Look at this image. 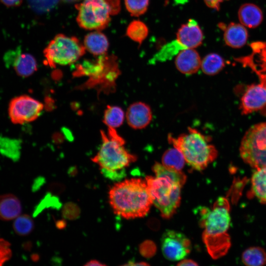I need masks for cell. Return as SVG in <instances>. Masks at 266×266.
<instances>
[{"instance_id":"10","label":"cell","mask_w":266,"mask_h":266,"mask_svg":"<svg viewBox=\"0 0 266 266\" xmlns=\"http://www.w3.org/2000/svg\"><path fill=\"white\" fill-rule=\"evenodd\" d=\"M43 109L39 101L27 95L13 98L10 101L8 112L11 121L22 124L36 119Z\"/></svg>"},{"instance_id":"15","label":"cell","mask_w":266,"mask_h":266,"mask_svg":"<svg viewBox=\"0 0 266 266\" xmlns=\"http://www.w3.org/2000/svg\"><path fill=\"white\" fill-rule=\"evenodd\" d=\"M176 38L184 48L194 49L202 44L203 35L197 22L193 19H190L179 28Z\"/></svg>"},{"instance_id":"38","label":"cell","mask_w":266,"mask_h":266,"mask_svg":"<svg viewBox=\"0 0 266 266\" xmlns=\"http://www.w3.org/2000/svg\"><path fill=\"white\" fill-rule=\"evenodd\" d=\"M62 133L64 134V135L65 136L67 140L70 141H71L73 140V134L68 129L66 128H63L62 129Z\"/></svg>"},{"instance_id":"3","label":"cell","mask_w":266,"mask_h":266,"mask_svg":"<svg viewBox=\"0 0 266 266\" xmlns=\"http://www.w3.org/2000/svg\"><path fill=\"white\" fill-rule=\"evenodd\" d=\"M168 142L182 154L186 163L197 170H202L218 156L215 146L210 143V137L196 129L189 128L188 132L177 137L167 136Z\"/></svg>"},{"instance_id":"28","label":"cell","mask_w":266,"mask_h":266,"mask_svg":"<svg viewBox=\"0 0 266 266\" xmlns=\"http://www.w3.org/2000/svg\"><path fill=\"white\" fill-rule=\"evenodd\" d=\"M126 34L132 40L141 44L148 34V28L143 22L135 20L128 25Z\"/></svg>"},{"instance_id":"24","label":"cell","mask_w":266,"mask_h":266,"mask_svg":"<svg viewBox=\"0 0 266 266\" xmlns=\"http://www.w3.org/2000/svg\"><path fill=\"white\" fill-rule=\"evenodd\" d=\"M242 263L248 266L266 265V252L262 247L253 246L245 250L241 256Z\"/></svg>"},{"instance_id":"42","label":"cell","mask_w":266,"mask_h":266,"mask_svg":"<svg viewBox=\"0 0 266 266\" xmlns=\"http://www.w3.org/2000/svg\"><path fill=\"white\" fill-rule=\"evenodd\" d=\"M124 265H126V266H148V265H149V264L145 263V262H136V263L129 262L127 264H125Z\"/></svg>"},{"instance_id":"31","label":"cell","mask_w":266,"mask_h":266,"mask_svg":"<svg viewBox=\"0 0 266 266\" xmlns=\"http://www.w3.org/2000/svg\"><path fill=\"white\" fill-rule=\"evenodd\" d=\"M149 0H125L127 10L132 16L138 17L147 10Z\"/></svg>"},{"instance_id":"12","label":"cell","mask_w":266,"mask_h":266,"mask_svg":"<svg viewBox=\"0 0 266 266\" xmlns=\"http://www.w3.org/2000/svg\"><path fill=\"white\" fill-rule=\"evenodd\" d=\"M252 54L237 59L242 65L250 68L258 75L261 83L266 87V42H252Z\"/></svg>"},{"instance_id":"41","label":"cell","mask_w":266,"mask_h":266,"mask_svg":"<svg viewBox=\"0 0 266 266\" xmlns=\"http://www.w3.org/2000/svg\"><path fill=\"white\" fill-rule=\"evenodd\" d=\"M56 225L57 228L59 229H63L66 226V223L65 221L61 220L57 222Z\"/></svg>"},{"instance_id":"36","label":"cell","mask_w":266,"mask_h":266,"mask_svg":"<svg viewBox=\"0 0 266 266\" xmlns=\"http://www.w3.org/2000/svg\"><path fill=\"white\" fill-rule=\"evenodd\" d=\"M227 0H203L206 5L209 7L219 10L221 3Z\"/></svg>"},{"instance_id":"13","label":"cell","mask_w":266,"mask_h":266,"mask_svg":"<svg viewBox=\"0 0 266 266\" xmlns=\"http://www.w3.org/2000/svg\"><path fill=\"white\" fill-rule=\"evenodd\" d=\"M266 106V87L262 84H251L243 94L240 109L243 115L262 109Z\"/></svg>"},{"instance_id":"16","label":"cell","mask_w":266,"mask_h":266,"mask_svg":"<svg viewBox=\"0 0 266 266\" xmlns=\"http://www.w3.org/2000/svg\"><path fill=\"white\" fill-rule=\"evenodd\" d=\"M201 62L200 55L196 50L187 48L182 50L177 54L175 64L181 73L191 75L198 71L200 68Z\"/></svg>"},{"instance_id":"20","label":"cell","mask_w":266,"mask_h":266,"mask_svg":"<svg viewBox=\"0 0 266 266\" xmlns=\"http://www.w3.org/2000/svg\"><path fill=\"white\" fill-rule=\"evenodd\" d=\"M84 46L87 51L96 56L106 53L109 42L106 36L100 31L87 34L84 37Z\"/></svg>"},{"instance_id":"5","label":"cell","mask_w":266,"mask_h":266,"mask_svg":"<svg viewBox=\"0 0 266 266\" xmlns=\"http://www.w3.org/2000/svg\"><path fill=\"white\" fill-rule=\"evenodd\" d=\"M145 180L152 204L158 209L163 218H170L179 206L183 185L164 175L147 176Z\"/></svg>"},{"instance_id":"39","label":"cell","mask_w":266,"mask_h":266,"mask_svg":"<svg viewBox=\"0 0 266 266\" xmlns=\"http://www.w3.org/2000/svg\"><path fill=\"white\" fill-rule=\"evenodd\" d=\"M198 264L192 260L182 259L178 263L177 266H198Z\"/></svg>"},{"instance_id":"32","label":"cell","mask_w":266,"mask_h":266,"mask_svg":"<svg viewBox=\"0 0 266 266\" xmlns=\"http://www.w3.org/2000/svg\"><path fill=\"white\" fill-rule=\"evenodd\" d=\"M62 213L65 219L73 220L79 217L80 209L75 203L67 202L63 206Z\"/></svg>"},{"instance_id":"30","label":"cell","mask_w":266,"mask_h":266,"mask_svg":"<svg viewBox=\"0 0 266 266\" xmlns=\"http://www.w3.org/2000/svg\"><path fill=\"white\" fill-rule=\"evenodd\" d=\"M13 229L15 232L20 235L29 234L33 229V222L28 215H19L15 219L13 223Z\"/></svg>"},{"instance_id":"8","label":"cell","mask_w":266,"mask_h":266,"mask_svg":"<svg viewBox=\"0 0 266 266\" xmlns=\"http://www.w3.org/2000/svg\"><path fill=\"white\" fill-rule=\"evenodd\" d=\"M84 45L74 36L58 34L44 50V55L50 66L74 63L85 52Z\"/></svg>"},{"instance_id":"35","label":"cell","mask_w":266,"mask_h":266,"mask_svg":"<svg viewBox=\"0 0 266 266\" xmlns=\"http://www.w3.org/2000/svg\"><path fill=\"white\" fill-rule=\"evenodd\" d=\"M100 170L105 177L112 180L120 179L125 175V169L116 171H109L104 169H100Z\"/></svg>"},{"instance_id":"1","label":"cell","mask_w":266,"mask_h":266,"mask_svg":"<svg viewBox=\"0 0 266 266\" xmlns=\"http://www.w3.org/2000/svg\"><path fill=\"white\" fill-rule=\"evenodd\" d=\"M198 211L200 225L203 229V241L209 254L214 259L224 256L231 245L228 233L231 221L229 201L219 197L212 209L202 206Z\"/></svg>"},{"instance_id":"7","label":"cell","mask_w":266,"mask_h":266,"mask_svg":"<svg viewBox=\"0 0 266 266\" xmlns=\"http://www.w3.org/2000/svg\"><path fill=\"white\" fill-rule=\"evenodd\" d=\"M239 153L243 161L252 167H266V122L252 126L245 133Z\"/></svg>"},{"instance_id":"11","label":"cell","mask_w":266,"mask_h":266,"mask_svg":"<svg viewBox=\"0 0 266 266\" xmlns=\"http://www.w3.org/2000/svg\"><path fill=\"white\" fill-rule=\"evenodd\" d=\"M161 249L164 257L172 261H180L190 252L191 243L183 233L173 230L166 231L161 238Z\"/></svg>"},{"instance_id":"37","label":"cell","mask_w":266,"mask_h":266,"mask_svg":"<svg viewBox=\"0 0 266 266\" xmlns=\"http://www.w3.org/2000/svg\"><path fill=\"white\" fill-rule=\"evenodd\" d=\"M1 3L8 7L19 6L22 3L23 0H0Z\"/></svg>"},{"instance_id":"4","label":"cell","mask_w":266,"mask_h":266,"mask_svg":"<svg viewBox=\"0 0 266 266\" xmlns=\"http://www.w3.org/2000/svg\"><path fill=\"white\" fill-rule=\"evenodd\" d=\"M108 128L107 133L101 131L102 143L92 160L100 169L113 171L124 170L136 160V157L125 149V140L118 134L115 129Z\"/></svg>"},{"instance_id":"6","label":"cell","mask_w":266,"mask_h":266,"mask_svg":"<svg viewBox=\"0 0 266 266\" xmlns=\"http://www.w3.org/2000/svg\"><path fill=\"white\" fill-rule=\"evenodd\" d=\"M78 10L77 22L88 30L100 31L108 25L111 16L121 10L120 0H83L76 5Z\"/></svg>"},{"instance_id":"23","label":"cell","mask_w":266,"mask_h":266,"mask_svg":"<svg viewBox=\"0 0 266 266\" xmlns=\"http://www.w3.org/2000/svg\"><path fill=\"white\" fill-rule=\"evenodd\" d=\"M225 66L224 59L218 54L212 53L206 55L201 60L200 68L208 75L220 72Z\"/></svg>"},{"instance_id":"9","label":"cell","mask_w":266,"mask_h":266,"mask_svg":"<svg viewBox=\"0 0 266 266\" xmlns=\"http://www.w3.org/2000/svg\"><path fill=\"white\" fill-rule=\"evenodd\" d=\"M74 74L76 75H85L90 77L92 82L105 79L112 83L120 74V70L114 56H99L95 61L85 60L78 66Z\"/></svg>"},{"instance_id":"19","label":"cell","mask_w":266,"mask_h":266,"mask_svg":"<svg viewBox=\"0 0 266 266\" xmlns=\"http://www.w3.org/2000/svg\"><path fill=\"white\" fill-rule=\"evenodd\" d=\"M22 211L19 200L14 195H0V219L8 221L15 219Z\"/></svg>"},{"instance_id":"40","label":"cell","mask_w":266,"mask_h":266,"mask_svg":"<svg viewBox=\"0 0 266 266\" xmlns=\"http://www.w3.org/2000/svg\"><path fill=\"white\" fill-rule=\"evenodd\" d=\"M106 265L101 263L100 262L97 260H92L88 262H87L86 264H85V266H105Z\"/></svg>"},{"instance_id":"33","label":"cell","mask_w":266,"mask_h":266,"mask_svg":"<svg viewBox=\"0 0 266 266\" xmlns=\"http://www.w3.org/2000/svg\"><path fill=\"white\" fill-rule=\"evenodd\" d=\"M12 255L9 242L0 245V266L8 261Z\"/></svg>"},{"instance_id":"14","label":"cell","mask_w":266,"mask_h":266,"mask_svg":"<svg viewBox=\"0 0 266 266\" xmlns=\"http://www.w3.org/2000/svg\"><path fill=\"white\" fill-rule=\"evenodd\" d=\"M126 118L128 125L135 130L146 128L152 119L150 107L145 102L137 101L131 104L127 109Z\"/></svg>"},{"instance_id":"34","label":"cell","mask_w":266,"mask_h":266,"mask_svg":"<svg viewBox=\"0 0 266 266\" xmlns=\"http://www.w3.org/2000/svg\"><path fill=\"white\" fill-rule=\"evenodd\" d=\"M49 0H29V2L32 8L35 10H45L46 6L45 5H48L50 8L51 7L50 4L52 5L54 4V3L49 2Z\"/></svg>"},{"instance_id":"17","label":"cell","mask_w":266,"mask_h":266,"mask_svg":"<svg viewBox=\"0 0 266 266\" xmlns=\"http://www.w3.org/2000/svg\"><path fill=\"white\" fill-rule=\"evenodd\" d=\"M220 26L224 30L223 37L226 45L233 48H239L245 45L248 33L244 26L233 22Z\"/></svg>"},{"instance_id":"25","label":"cell","mask_w":266,"mask_h":266,"mask_svg":"<svg viewBox=\"0 0 266 266\" xmlns=\"http://www.w3.org/2000/svg\"><path fill=\"white\" fill-rule=\"evenodd\" d=\"M21 149L20 140L0 136V153L2 155L16 161L20 157Z\"/></svg>"},{"instance_id":"26","label":"cell","mask_w":266,"mask_h":266,"mask_svg":"<svg viewBox=\"0 0 266 266\" xmlns=\"http://www.w3.org/2000/svg\"><path fill=\"white\" fill-rule=\"evenodd\" d=\"M162 163L167 168L181 171L186 162L181 152L173 147L165 152L162 158Z\"/></svg>"},{"instance_id":"29","label":"cell","mask_w":266,"mask_h":266,"mask_svg":"<svg viewBox=\"0 0 266 266\" xmlns=\"http://www.w3.org/2000/svg\"><path fill=\"white\" fill-rule=\"evenodd\" d=\"M184 48L177 40L173 41L165 45L151 59V64L157 62H164L170 59Z\"/></svg>"},{"instance_id":"2","label":"cell","mask_w":266,"mask_h":266,"mask_svg":"<svg viewBox=\"0 0 266 266\" xmlns=\"http://www.w3.org/2000/svg\"><path fill=\"white\" fill-rule=\"evenodd\" d=\"M114 213L127 219L146 216L152 204L145 179L131 178L113 185L108 192Z\"/></svg>"},{"instance_id":"18","label":"cell","mask_w":266,"mask_h":266,"mask_svg":"<svg viewBox=\"0 0 266 266\" xmlns=\"http://www.w3.org/2000/svg\"><path fill=\"white\" fill-rule=\"evenodd\" d=\"M238 17L242 25L249 28H255L262 22L263 14L261 9L257 5L246 3L239 7Z\"/></svg>"},{"instance_id":"27","label":"cell","mask_w":266,"mask_h":266,"mask_svg":"<svg viewBox=\"0 0 266 266\" xmlns=\"http://www.w3.org/2000/svg\"><path fill=\"white\" fill-rule=\"evenodd\" d=\"M125 117L126 114L121 107L108 105L104 111L103 122L108 128L115 129L122 125Z\"/></svg>"},{"instance_id":"22","label":"cell","mask_w":266,"mask_h":266,"mask_svg":"<svg viewBox=\"0 0 266 266\" xmlns=\"http://www.w3.org/2000/svg\"><path fill=\"white\" fill-rule=\"evenodd\" d=\"M251 182L252 195L261 203L266 204V167L255 169Z\"/></svg>"},{"instance_id":"21","label":"cell","mask_w":266,"mask_h":266,"mask_svg":"<svg viewBox=\"0 0 266 266\" xmlns=\"http://www.w3.org/2000/svg\"><path fill=\"white\" fill-rule=\"evenodd\" d=\"M12 66L18 75L27 77L32 75L37 69L36 60L28 53L18 54L14 56Z\"/></svg>"}]
</instances>
